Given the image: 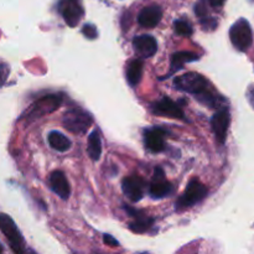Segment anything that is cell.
<instances>
[{
  "label": "cell",
  "instance_id": "cell-1",
  "mask_svg": "<svg viewBox=\"0 0 254 254\" xmlns=\"http://www.w3.org/2000/svg\"><path fill=\"white\" fill-rule=\"evenodd\" d=\"M174 84L180 91L193 94L197 98L210 91L207 79L201 76L200 73H196V72H188L183 76L176 77Z\"/></svg>",
  "mask_w": 254,
  "mask_h": 254
},
{
  "label": "cell",
  "instance_id": "cell-2",
  "mask_svg": "<svg viewBox=\"0 0 254 254\" xmlns=\"http://www.w3.org/2000/svg\"><path fill=\"white\" fill-rule=\"evenodd\" d=\"M62 124L73 134H84L92 126V118L81 108H72L62 117Z\"/></svg>",
  "mask_w": 254,
  "mask_h": 254
},
{
  "label": "cell",
  "instance_id": "cell-3",
  "mask_svg": "<svg viewBox=\"0 0 254 254\" xmlns=\"http://www.w3.org/2000/svg\"><path fill=\"white\" fill-rule=\"evenodd\" d=\"M230 39L238 51H247L253 42V34L250 22L240 19L232 25L230 30Z\"/></svg>",
  "mask_w": 254,
  "mask_h": 254
},
{
  "label": "cell",
  "instance_id": "cell-4",
  "mask_svg": "<svg viewBox=\"0 0 254 254\" xmlns=\"http://www.w3.org/2000/svg\"><path fill=\"white\" fill-rule=\"evenodd\" d=\"M0 230L4 233L5 237L7 238L10 243V247L14 251L15 253H24V240H22V236L20 233V231L17 230L16 225L14 223V221L9 217L5 213L0 215Z\"/></svg>",
  "mask_w": 254,
  "mask_h": 254
},
{
  "label": "cell",
  "instance_id": "cell-5",
  "mask_svg": "<svg viewBox=\"0 0 254 254\" xmlns=\"http://www.w3.org/2000/svg\"><path fill=\"white\" fill-rule=\"evenodd\" d=\"M207 195V188L203 184H201L197 179L190 181L188 189L184 192V195L179 198L178 207L179 208H186L190 206L195 205V203L200 202L202 198L206 197Z\"/></svg>",
  "mask_w": 254,
  "mask_h": 254
},
{
  "label": "cell",
  "instance_id": "cell-6",
  "mask_svg": "<svg viewBox=\"0 0 254 254\" xmlns=\"http://www.w3.org/2000/svg\"><path fill=\"white\" fill-rule=\"evenodd\" d=\"M61 102V96H57V94L44 97V98L39 99V101H36L32 104L31 108L27 112V118L35 119L40 118L42 116H46L49 113H52V112L59 108Z\"/></svg>",
  "mask_w": 254,
  "mask_h": 254
},
{
  "label": "cell",
  "instance_id": "cell-7",
  "mask_svg": "<svg viewBox=\"0 0 254 254\" xmlns=\"http://www.w3.org/2000/svg\"><path fill=\"white\" fill-rule=\"evenodd\" d=\"M59 10L68 26H77L83 16V9L78 0H62L59 4Z\"/></svg>",
  "mask_w": 254,
  "mask_h": 254
},
{
  "label": "cell",
  "instance_id": "cell-8",
  "mask_svg": "<svg viewBox=\"0 0 254 254\" xmlns=\"http://www.w3.org/2000/svg\"><path fill=\"white\" fill-rule=\"evenodd\" d=\"M145 181L143 178L138 175H131L128 176L123 180L122 184V189L123 192L128 196L129 200L133 202H138L143 198L144 191H145Z\"/></svg>",
  "mask_w": 254,
  "mask_h": 254
},
{
  "label": "cell",
  "instance_id": "cell-9",
  "mask_svg": "<svg viewBox=\"0 0 254 254\" xmlns=\"http://www.w3.org/2000/svg\"><path fill=\"white\" fill-rule=\"evenodd\" d=\"M173 191V186L165 179V174L161 168H156L154 171L153 180H151L150 186H149V192L151 197L154 198H163L165 196L170 195Z\"/></svg>",
  "mask_w": 254,
  "mask_h": 254
},
{
  "label": "cell",
  "instance_id": "cell-10",
  "mask_svg": "<svg viewBox=\"0 0 254 254\" xmlns=\"http://www.w3.org/2000/svg\"><path fill=\"white\" fill-rule=\"evenodd\" d=\"M231 116L228 109L223 108L220 109L215 116L211 119V126H212V130L215 133L216 138H217L218 143H225L226 138H227L228 127H230Z\"/></svg>",
  "mask_w": 254,
  "mask_h": 254
},
{
  "label": "cell",
  "instance_id": "cell-11",
  "mask_svg": "<svg viewBox=\"0 0 254 254\" xmlns=\"http://www.w3.org/2000/svg\"><path fill=\"white\" fill-rule=\"evenodd\" d=\"M153 112L155 114H158V116L168 117V118H174V119L184 118L183 109L178 106V103L171 101V99L168 98V97H164L163 99L156 102V103L153 106Z\"/></svg>",
  "mask_w": 254,
  "mask_h": 254
},
{
  "label": "cell",
  "instance_id": "cell-12",
  "mask_svg": "<svg viewBox=\"0 0 254 254\" xmlns=\"http://www.w3.org/2000/svg\"><path fill=\"white\" fill-rule=\"evenodd\" d=\"M166 130L161 128H151L144 133V141L146 148L153 153H160L165 149Z\"/></svg>",
  "mask_w": 254,
  "mask_h": 254
},
{
  "label": "cell",
  "instance_id": "cell-13",
  "mask_svg": "<svg viewBox=\"0 0 254 254\" xmlns=\"http://www.w3.org/2000/svg\"><path fill=\"white\" fill-rule=\"evenodd\" d=\"M133 46L139 56L143 57V59H149L158 50L156 40L150 35H140V36L134 37Z\"/></svg>",
  "mask_w": 254,
  "mask_h": 254
},
{
  "label": "cell",
  "instance_id": "cell-14",
  "mask_svg": "<svg viewBox=\"0 0 254 254\" xmlns=\"http://www.w3.org/2000/svg\"><path fill=\"white\" fill-rule=\"evenodd\" d=\"M161 16H163V11L161 7L158 5H151V6H146L139 12L138 22L143 27L146 29H153L156 25L160 22Z\"/></svg>",
  "mask_w": 254,
  "mask_h": 254
},
{
  "label": "cell",
  "instance_id": "cell-15",
  "mask_svg": "<svg viewBox=\"0 0 254 254\" xmlns=\"http://www.w3.org/2000/svg\"><path fill=\"white\" fill-rule=\"evenodd\" d=\"M50 188L62 200H67L69 197L71 188H69L68 180H67L62 171H54L51 174V176H50Z\"/></svg>",
  "mask_w": 254,
  "mask_h": 254
},
{
  "label": "cell",
  "instance_id": "cell-16",
  "mask_svg": "<svg viewBox=\"0 0 254 254\" xmlns=\"http://www.w3.org/2000/svg\"><path fill=\"white\" fill-rule=\"evenodd\" d=\"M200 59L197 54L195 52H189V51H181L176 52V54L173 55L171 57V72L170 74L175 73L179 69H181L184 67V64H188V62L196 61V60Z\"/></svg>",
  "mask_w": 254,
  "mask_h": 254
},
{
  "label": "cell",
  "instance_id": "cell-17",
  "mask_svg": "<svg viewBox=\"0 0 254 254\" xmlns=\"http://www.w3.org/2000/svg\"><path fill=\"white\" fill-rule=\"evenodd\" d=\"M127 210L131 213V216H134V217H135V220H134L133 222L129 225V228H130L133 232L143 233V232H145V231L148 230L151 225H153V222H154L153 218L148 217V216L140 215L138 211H134V210L131 211V210H129V208H127Z\"/></svg>",
  "mask_w": 254,
  "mask_h": 254
},
{
  "label": "cell",
  "instance_id": "cell-18",
  "mask_svg": "<svg viewBox=\"0 0 254 254\" xmlns=\"http://www.w3.org/2000/svg\"><path fill=\"white\" fill-rule=\"evenodd\" d=\"M141 74H143V61L133 60L129 62L127 67V78L130 86H136L140 82Z\"/></svg>",
  "mask_w": 254,
  "mask_h": 254
},
{
  "label": "cell",
  "instance_id": "cell-19",
  "mask_svg": "<svg viewBox=\"0 0 254 254\" xmlns=\"http://www.w3.org/2000/svg\"><path fill=\"white\" fill-rule=\"evenodd\" d=\"M47 140H49L51 148H54L57 151H67L71 148V140L59 131H51L49 134Z\"/></svg>",
  "mask_w": 254,
  "mask_h": 254
},
{
  "label": "cell",
  "instance_id": "cell-20",
  "mask_svg": "<svg viewBox=\"0 0 254 254\" xmlns=\"http://www.w3.org/2000/svg\"><path fill=\"white\" fill-rule=\"evenodd\" d=\"M87 150H88V155L92 160H99L102 154V143L98 131H92L91 133L88 138V149Z\"/></svg>",
  "mask_w": 254,
  "mask_h": 254
},
{
  "label": "cell",
  "instance_id": "cell-21",
  "mask_svg": "<svg viewBox=\"0 0 254 254\" xmlns=\"http://www.w3.org/2000/svg\"><path fill=\"white\" fill-rule=\"evenodd\" d=\"M174 26H175V31L178 32L179 35H183V36H191L193 32L192 26H191L190 22L186 21V20H176Z\"/></svg>",
  "mask_w": 254,
  "mask_h": 254
},
{
  "label": "cell",
  "instance_id": "cell-22",
  "mask_svg": "<svg viewBox=\"0 0 254 254\" xmlns=\"http://www.w3.org/2000/svg\"><path fill=\"white\" fill-rule=\"evenodd\" d=\"M195 12L197 14V16L200 17L201 21L203 22V25H208L210 21V17L207 16V7H206L205 0H200V1L196 4L195 6Z\"/></svg>",
  "mask_w": 254,
  "mask_h": 254
},
{
  "label": "cell",
  "instance_id": "cell-23",
  "mask_svg": "<svg viewBox=\"0 0 254 254\" xmlns=\"http://www.w3.org/2000/svg\"><path fill=\"white\" fill-rule=\"evenodd\" d=\"M9 64L2 61V60H0V87L6 82L7 77H9Z\"/></svg>",
  "mask_w": 254,
  "mask_h": 254
},
{
  "label": "cell",
  "instance_id": "cell-24",
  "mask_svg": "<svg viewBox=\"0 0 254 254\" xmlns=\"http://www.w3.org/2000/svg\"><path fill=\"white\" fill-rule=\"evenodd\" d=\"M82 32L84 34V36L88 37V39H96L97 37V29L91 24H86L82 29Z\"/></svg>",
  "mask_w": 254,
  "mask_h": 254
},
{
  "label": "cell",
  "instance_id": "cell-25",
  "mask_svg": "<svg viewBox=\"0 0 254 254\" xmlns=\"http://www.w3.org/2000/svg\"><path fill=\"white\" fill-rule=\"evenodd\" d=\"M103 241H104V243H106V245L111 246V247H118V246H119L118 241H117L116 238L112 237L111 235H104Z\"/></svg>",
  "mask_w": 254,
  "mask_h": 254
},
{
  "label": "cell",
  "instance_id": "cell-26",
  "mask_svg": "<svg viewBox=\"0 0 254 254\" xmlns=\"http://www.w3.org/2000/svg\"><path fill=\"white\" fill-rule=\"evenodd\" d=\"M225 1L226 0H210V2L212 6H221V5H223V2Z\"/></svg>",
  "mask_w": 254,
  "mask_h": 254
},
{
  "label": "cell",
  "instance_id": "cell-27",
  "mask_svg": "<svg viewBox=\"0 0 254 254\" xmlns=\"http://www.w3.org/2000/svg\"><path fill=\"white\" fill-rule=\"evenodd\" d=\"M2 251H4V250H2V246H1V245H0V253H1V252H2Z\"/></svg>",
  "mask_w": 254,
  "mask_h": 254
}]
</instances>
